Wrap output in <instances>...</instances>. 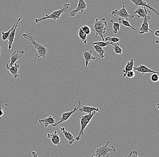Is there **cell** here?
I'll return each instance as SVG.
<instances>
[{
    "instance_id": "1",
    "label": "cell",
    "mask_w": 159,
    "mask_h": 157,
    "mask_svg": "<svg viewBox=\"0 0 159 157\" xmlns=\"http://www.w3.org/2000/svg\"><path fill=\"white\" fill-rule=\"evenodd\" d=\"M23 37L26 40L30 41L31 44L34 46L35 48L37 50V52L35 54L38 58L43 57L45 58L48 54L49 52L48 49V46L47 45H42L36 42L34 37L32 36L31 32L29 33L23 34Z\"/></svg>"
},
{
    "instance_id": "2",
    "label": "cell",
    "mask_w": 159,
    "mask_h": 157,
    "mask_svg": "<svg viewBox=\"0 0 159 157\" xmlns=\"http://www.w3.org/2000/svg\"><path fill=\"white\" fill-rule=\"evenodd\" d=\"M107 25V22L104 18L100 20L96 18L95 22L91 26L90 29L94 32L96 36H99L103 42H104V35L105 34Z\"/></svg>"
},
{
    "instance_id": "3",
    "label": "cell",
    "mask_w": 159,
    "mask_h": 157,
    "mask_svg": "<svg viewBox=\"0 0 159 157\" xmlns=\"http://www.w3.org/2000/svg\"><path fill=\"white\" fill-rule=\"evenodd\" d=\"M70 6V4L66 3L64 4L63 7L59 10H56L52 12L50 15H46L44 17L40 19H35V22L38 23L40 22L45 21L48 19H52L53 21H56L57 20H60L61 16L63 13L65 12Z\"/></svg>"
},
{
    "instance_id": "4",
    "label": "cell",
    "mask_w": 159,
    "mask_h": 157,
    "mask_svg": "<svg viewBox=\"0 0 159 157\" xmlns=\"http://www.w3.org/2000/svg\"><path fill=\"white\" fill-rule=\"evenodd\" d=\"M111 144L110 141H108L106 144L103 146H100L99 148H97L96 150L94 155H99L101 157H109V152L114 153L116 152V150L114 146H109Z\"/></svg>"
},
{
    "instance_id": "5",
    "label": "cell",
    "mask_w": 159,
    "mask_h": 157,
    "mask_svg": "<svg viewBox=\"0 0 159 157\" xmlns=\"http://www.w3.org/2000/svg\"><path fill=\"white\" fill-rule=\"evenodd\" d=\"M96 112H92L90 114H87V115H83L80 117V125H81V129L79 131V135L75 138V140L78 141L81 136L83 135L84 134V129L86 128V126L88 125V124L90 123V120L92 119L93 117L96 114Z\"/></svg>"
},
{
    "instance_id": "6",
    "label": "cell",
    "mask_w": 159,
    "mask_h": 157,
    "mask_svg": "<svg viewBox=\"0 0 159 157\" xmlns=\"http://www.w3.org/2000/svg\"><path fill=\"white\" fill-rule=\"evenodd\" d=\"M112 15L114 17H119L120 18L124 19L133 18L135 17H137L136 15H130L127 12L125 5H123L122 8L119 10H114L112 11Z\"/></svg>"
},
{
    "instance_id": "7",
    "label": "cell",
    "mask_w": 159,
    "mask_h": 157,
    "mask_svg": "<svg viewBox=\"0 0 159 157\" xmlns=\"http://www.w3.org/2000/svg\"><path fill=\"white\" fill-rule=\"evenodd\" d=\"M151 17L148 16V13L147 15V16L145 17L143 19V23L142 26L140 27L139 28V35H143L144 34H147L148 36V32H149L153 33V31L149 29V22L151 19Z\"/></svg>"
},
{
    "instance_id": "8",
    "label": "cell",
    "mask_w": 159,
    "mask_h": 157,
    "mask_svg": "<svg viewBox=\"0 0 159 157\" xmlns=\"http://www.w3.org/2000/svg\"><path fill=\"white\" fill-rule=\"evenodd\" d=\"M80 106H81V101H78V105H77V106L75 107L72 110L70 111L62 113V114H61V118L60 120L59 121H58V122L56 123V124H55L54 127L58 125H59L60 123L64 122L66 121L67 120H69V118L71 116V115L74 114L75 112L77 111L78 108H79Z\"/></svg>"
},
{
    "instance_id": "9",
    "label": "cell",
    "mask_w": 159,
    "mask_h": 157,
    "mask_svg": "<svg viewBox=\"0 0 159 157\" xmlns=\"http://www.w3.org/2000/svg\"><path fill=\"white\" fill-rule=\"evenodd\" d=\"M87 8V5L84 0H78V5L75 9L72 10L70 14V16L74 17L78 12H80V14H82L84 13V10Z\"/></svg>"
},
{
    "instance_id": "10",
    "label": "cell",
    "mask_w": 159,
    "mask_h": 157,
    "mask_svg": "<svg viewBox=\"0 0 159 157\" xmlns=\"http://www.w3.org/2000/svg\"><path fill=\"white\" fill-rule=\"evenodd\" d=\"M25 52L23 50L16 51L12 53L10 57V64H8L9 66L11 67L18 60L21 59L23 57Z\"/></svg>"
},
{
    "instance_id": "11",
    "label": "cell",
    "mask_w": 159,
    "mask_h": 157,
    "mask_svg": "<svg viewBox=\"0 0 159 157\" xmlns=\"http://www.w3.org/2000/svg\"><path fill=\"white\" fill-rule=\"evenodd\" d=\"M130 1L133 2V3L135 5V7L143 6V7L148 8L149 9L152 10L157 16V17L159 18V11L156 10V9L152 7H151L149 4L147 3V2H145L143 0H130Z\"/></svg>"
},
{
    "instance_id": "12",
    "label": "cell",
    "mask_w": 159,
    "mask_h": 157,
    "mask_svg": "<svg viewBox=\"0 0 159 157\" xmlns=\"http://www.w3.org/2000/svg\"><path fill=\"white\" fill-rule=\"evenodd\" d=\"M21 18H19L17 20L16 23V26H15L13 30L11 32L9 35L7 39L8 40V50H11L12 48V46L13 43L14 42V39L15 37V35H16V31L17 28L18 26L19 23L20 22V20H21Z\"/></svg>"
},
{
    "instance_id": "13",
    "label": "cell",
    "mask_w": 159,
    "mask_h": 157,
    "mask_svg": "<svg viewBox=\"0 0 159 157\" xmlns=\"http://www.w3.org/2000/svg\"><path fill=\"white\" fill-rule=\"evenodd\" d=\"M48 138L50 139L51 140L52 143L55 145H57L59 147L60 149H61L60 146V144L64 142H61V139L58 134H57V131H55L52 134H47Z\"/></svg>"
},
{
    "instance_id": "14",
    "label": "cell",
    "mask_w": 159,
    "mask_h": 157,
    "mask_svg": "<svg viewBox=\"0 0 159 157\" xmlns=\"http://www.w3.org/2000/svg\"><path fill=\"white\" fill-rule=\"evenodd\" d=\"M133 70H134V71H137L138 72L141 73L143 75L148 73L159 74L158 72L153 71V70H151V69L145 66V65H142V64L139 65L138 67H134Z\"/></svg>"
},
{
    "instance_id": "15",
    "label": "cell",
    "mask_w": 159,
    "mask_h": 157,
    "mask_svg": "<svg viewBox=\"0 0 159 157\" xmlns=\"http://www.w3.org/2000/svg\"><path fill=\"white\" fill-rule=\"evenodd\" d=\"M20 67L19 64L16 63L11 67L9 66L8 64H6V68L8 71H9L14 79H17L19 76L18 71Z\"/></svg>"
},
{
    "instance_id": "16",
    "label": "cell",
    "mask_w": 159,
    "mask_h": 157,
    "mask_svg": "<svg viewBox=\"0 0 159 157\" xmlns=\"http://www.w3.org/2000/svg\"><path fill=\"white\" fill-rule=\"evenodd\" d=\"M39 123L40 124L43 123L45 127H47L49 125L54 127L55 124H56V121L53 117L52 115H49L48 117L40 119L39 120Z\"/></svg>"
},
{
    "instance_id": "17",
    "label": "cell",
    "mask_w": 159,
    "mask_h": 157,
    "mask_svg": "<svg viewBox=\"0 0 159 157\" xmlns=\"http://www.w3.org/2000/svg\"><path fill=\"white\" fill-rule=\"evenodd\" d=\"M77 111L81 113H86L90 114L92 112L96 111V112H101L100 110L98 108L94 107L89 106H80L78 108Z\"/></svg>"
},
{
    "instance_id": "18",
    "label": "cell",
    "mask_w": 159,
    "mask_h": 157,
    "mask_svg": "<svg viewBox=\"0 0 159 157\" xmlns=\"http://www.w3.org/2000/svg\"><path fill=\"white\" fill-rule=\"evenodd\" d=\"M93 52H94L92 51H89V52L85 51L83 52V56L84 57V60H85V67H87L88 66L89 62L94 61L96 59L95 57L93 56H92V54Z\"/></svg>"
},
{
    "instance_id": "19",
    "label": "cell",
    "mask_w": 159,
    "mask_h": 157,
    "mask_svg": "<svg viewBox=\"0 0 159 157\" xmlns=\"http://www.w3.org/2000/svg\"><path fill=\"white\" fill-rule=\"evenodd\" d=\"M60 130H61L63 135H64L66 139L68 141L69 144L70 145H72L74 143L75 141V138L74 137L71 133H70L69 132L66 131L65 130V128L64 127H61V126H58Z\"/></svg>"
},
{
    "instance_id": "20",
    "label": "cell",
    "mask_w": 159,
    "mask_h": 157,
    "mask_svg": "<svg viewBox=\"0 0 159 157\" xmlns=\"http://www.w3.org/2000/svg\"><path fill=\"white\" fill-rule=\"evenodd\" d=\"M150 12L149 10H147L146 7H144V8L141 7H139L136 10V11L133 13V14H134V15L137 14V15H136L137 17L143 19Z\"/></svg>"
},
{
    "instance_id": "21",
    "label": "cell",
    "mask_w": 159,
    "mask_h": 157,
    "mask_svg": "<svg viewBox=\"0 0 159 157\" xmlns=\"http://www.w3.org/2000/svg\"><path fill=\"white\" fill-rule=\"evenodd\" d=\"M134 61L133 59H131L130 61L127 62V64L125 66V68L123 71V77L126 76L127 73L130 71H133L134 67Z\"/></svg>"
},
{
    "instance_id": "22",
    "label": "cell",
    "mask_w": 159,
    "mask_h": 157,
    "mask_svg": "<svg viewBox=\"0 0 159 157\" xmlns=\"http://www.w3.org/2000/svg\"><path fill=\"white\" fill-rule=\"evenodd\" d=\"M93 48L95 52L94 53L98 54V56L100 58H104V54L105 52L103 50V48L97 46V45H93Z\"/></svg>"
},
{
    "instance_id": "23",
    "label": "cell",
    "mask_w": 159,
    "mask_h": 157,
    "mask_svg": "<svg viewBox=\"0 0 159 157\" xmlns=\"http://www.w3.org/2000/svg\"><path fill=\"white\" fill-rule=\"evenodd\" d=\"M118 20H119V23L120 25L122 24L124 25L125 27L130 28L132 29V30L136 31V29H135L134 27H133V26L130 25L129 21H128V19H124L122 18H119Z\"/></svg>"
},
{
    "instance_id": "24",
    "label": "cell",
    "mask_w": 159,
    "mask_h": 157,
    "mask_svg": "<svg viewBox=\"0 0 159 157\" xmlns=\"http://www.w3.org/2000/svg\"><path fill=\"white\" fill-rule=\"evenodd\" d=\"M78 36L80 38L82 42L84 44H86L87 42V35L83 32L81 29L80 28L79 29V32H78Z\"/></svg>"
},
{
    "instance_id": "25",
    "label": "cell",
    "mask_w": 159,
    "mask_h": 157,
    "mask_svg": "<svg viewBox=\"0 0 159 157\" xmlns=\"http://www.w3.org/2000/svg\"><path fill=\"white\" fill-rule=\"evenodd\" d=\"M113 49L114 50V52L116 54H122L123 52V50L119 47V44L117 43H112Z\"/></svg>"
},
{
    "instance_id": "26",
    "label": "cell",
    "mask_w": 159,
    "mask_h": 157,
    "mask_svg": "<svg viewBox=\"0 0 159 157\" xmlns=\"http://www.w3.org/2000/svg\"><path fill=\"white\" fill-rule=\"evenodd\" d=\"M112 43L109 42H96L92 43L93 45H97L103 48L105 47H109L110 45H112Z\"/></svg>"
},
{
    "instance_id": "27",
    "label": "cell",
    "mask_w": 159,
    "mask_h": 157,
    "mask_svg": "<svg viewBox=\"0 0 159 157\" xmlns=\"http://www.w3.org/2000/svg\"><path fill=\"white\" fill-rule=\"evenodd\" d=\"M16 24H14L13 26H12V27L8 31H7V32H4L3 31H2V38H2V41H6V40L7 39L10 33H11V32L14 28L15 26H16Z\"/></svg>"
},
{
    "instance_id": "28",
    "label": "cell",
    "mask_w": 159,
    "mask_h": 157,
    "mask_svg": "<svg viewBox=\"0 0 159 157\" xmlns=\"http://www.w3.org/2000/svg\"><path fill=\"white\" fill-rule=\"evenodd\" d=\"M110 22L113 24V33L116 34L120 30V24L119 22H115L112 20L110 21Z\"/></svg>"
},
{
    "instance_id": "29",
    "label": "cell",
    "mask_w": 159,
    "mask_h": 157,
    "mask_svg": "<svg viewBox=\"0 0 159 157\" xmlns=\"http://www.w3.org/2000/svg\"><path fill=\"white\" fill-rule=\"evenodd\" d=\"M104 41L112 43H117L120 41V39L116 37H107L104 39Z\"/></svg>"
},
{
    "instance_id": "30",
    "label": "cell",
    "mask_w": 159,
    "mask_h": 157,
    "mask_svg": "<svg viewBox=\"0 0 159 157\" xmlns=\"http://www.w3.org/2000/svg\"><path fill=\"white\" fill-rule=\"evenodd\" d=\"M7 105V104H5L4 105H2L0 103V120L2 117H5L6 118V119H7V118L5 116L4 107L6 106Z\"/></svg>"
},
{
    "instance_id": "31",
    "label": "cell",
    "mask_w": 159,
    "mask_h": 157,
    "mask_svg": "<svg viewBox=\"0 0 159 157\" xmlns=\"http://www.w3.org/2000/svg\"><path fill=\"white\" fill-rule=\"evenodd\" d=\"M81 30L83 31L84 33L86 35H89L90 34L91 32V30L90 29V28H89L88 26H86V25H84V26H82L80 27Z\"/></svg>"
},
{
    "instance_id": "32",
    "label": "cell",
    "mask_w": 159,
    "mask_h": 157,
    "mask_svg": "<svg viewBox=\"0 0 159 157\" xmlns=\"http://www.w3.org/2000/svg\"><path fill=\"white\" fill-rule=\"evenodd\" d=\"M159 74L154 73L151 76V80L153 82H157L159 81Z\"/></svg>"
},
{
    "instance_id": "33",
    "label": "cell",
    "mask_w": 159,
    "mask_h": 157,
    "mask_svg": "<svg viewBox=\"0 0 159 157\" xmlns=\"http://www.w3.org/2000/svg\"><path fill=\"white\" fill-rule=\"evenodd\" d=\"M128 157H139L138 156V152L137 151L133 150V151H131L129 154Z\"/></svg>"
},
{
    "instance_id": "34",
    "label": "cell",
    "mask_w": 159,
    "mask_h": 157,
    "mask_svg": "<svg viewBox=\"0 0 159 157\" xmlns=\"http://www.w3.org/2000/svg\"><path fill=\"white\" fill-rule=\"evenodd\" d=\"M126 76L128 77L129 78H133L135 76V72L134 71H130L127 73Z\"/></svg>"
},
{
    "instance_id": "35",
    "label": "cell",
    "mask_w": 159,
    "mask_h": 157,
    "mask_svg": "<svg viewBox=\"0 0 159 157\" xmlns=\"http://www.w3.org/2000/svg\"><path fill=\"white\" fill-rule=\"evenodd\" d=\"M31 155L33 157H38L39 154L33 151L32 152Z\"/></svg>"
},
{
    "instance_id": "36",
    "label": "cell",
    "mask_w": 159,
    "mask_h": 157,
    "mask_svg": "<svg viewBox=\"0 0 159 157\" xmlns=\"http://www.w3.org/2000/svg\"><path fill=\"white\" fill-rule=\"evenodd\" d=\"M154 35L157 37V39H159V30H157L154 33Z\"/></svg>"
},
{
    "instance_id": "37",
    "label": "cell",
    "mask_w": 159,
    "mask_h": 157,
    "mask_svg": "<svg viewBox=\"0 0 159 157\" xmlns=\"http://www.w3.org/2000/svg\"><path fill=\"white\" fill-rule=\"evenodd\" d=\"M101 157L99 156V155H92V157Z\"/></svg>"
},
{
    "instance_id": "38",
    "label": "cell",
    "mask_w": 159,
    "mask_h": 157,
    "mask_svg": "<svg viewBox=\"0 0 159 157\" xmlns=\"http://www.w3.org/2000/svg\"><path fill=\"white\" fill-rule=\"evenodd\" d=\"M3 45H4L3 44H0V51H1V47H2V46H3ZM0 55H1V53H0Z\"/></svg>"
}]
</instances>
